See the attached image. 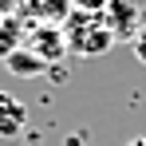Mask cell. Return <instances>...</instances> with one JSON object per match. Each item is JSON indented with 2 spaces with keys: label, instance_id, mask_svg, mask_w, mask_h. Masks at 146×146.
Masks as SVG:
<instances>
[{
  "label": "cell",
  "instance_id": "1",
  "mask_svg": "<svg viewBox=\"0 0 146 146\" xmlns=\"http://www.w3.org/2000/svg\"><path fill=\"white\" fill-rule=\"evenodd\" d=\"M63 40H67V51L71 55H107L115 48V36L103 20V12H87V8H71L67 20H63Z\"/></svg>",
  "mask_w": 146,
  "mask_h": 146
},
{
  "label": "cell",
  "instance_id": "2",
  "mask_svg": "<svg viewBox=\"0 0 146 146\" xmlns=\"http://www.w3.org/2000/svg\"><path fill=\"white\" fill-rule=\"evenodd\" d=\"M103 20L111 28V36H115V44L119 40H130L134 44V36L142 32V8L138 4H126V0H115V4H103Z\"/></svg>",
  "mask_w": 146,
  "mask_h": 146
},
{
  "label": "cell",
  "instance_id": "3",
  "mask_svg": "<svg viewBox=\"0 0 146 146\" xmlns=\"http://www.w3.org/2000/svg\"><path fill=\"white\" fill-rule=\"evenodd\" d=\"M32 55H40L44 63H59L67 55V40H63V28L55 24H32L28 32V44H24Z\"/></svg>",
  "mask_w": 146,
  "mask_h": 146
},
{
  "label": "cell",
  "instance_id": "4",
  "mask_svg": "<svg viewBox=\"0 0 146 146\" xmlns=\"http://www.w3.org/2000/svg\"><path fill=\"white\" fill-rule=\"evenodd\" d=\"M24 126H28V107L16 95L0 91V138H16L24 134Z\"/></svg>",
  "mask_w": 146,
  "mask_h": 146
},
{
  "label": "cell",
  "instance_id": "5",
  "mask_svg": "<svg viewBox=\"0 0 146 146\" xmlns=\"http://www.w3.org/2000/svg\"><path fill=\"white\" fill-rule=\"evenodd\" d=\"M4 67L16 75V79H36V75H44L48 71V63L40 59V55H32L28 48H20V51H12L8 59H4Z\"/></svg>",
  "mask_w": 146,
  "mask_h": 146
},
{
  "label": "cell",
  "instance_id": "6",
  "mask_svg": "<svg viewBox=\"0 0 146 146\" xmlns=\"http://www.w3.org/2000/svg\"><path fill=\"white\" fill-rule=\"evenodd\" d=\"M20 36H24L20 20H12V16L0 20V59H8L12 51H20Z\"/></svg>",
  "mask_w": 146,
  "mask_h": 146
},
{
  "label": "cell",
  "instance_id": "7",
  "mask_svg": "<svg viewBox=\"0 0 146 146\" xmlns=\"http://www.w3.org/2000/svg\"><path fill=\"white\" fill-rule=\"evenodd\" d=\"M130 48H134V59H138V63L146 67V24H142V32L134 36V44H130Z\"/></svg>",
  "mask_w": 146,
  "mask_h": 146
},
{
  "label": "cell",
  "instance_id": "8",
  "mask_svg": "<svg viewBox=\"0 0 146 146\" xmlns=\"http://www.w3.org/2000/svg\"><path fill=\"white\" fill-rule=\"evenodd\" d=\"M126 146H146V134H142V138H130Z\"/></svg>",
  "mask_w": 146,
  "mask_h": 146
}]
</instances>
